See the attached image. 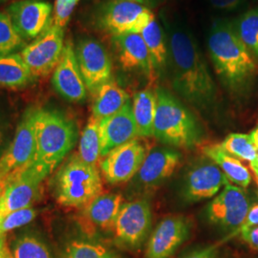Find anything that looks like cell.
I'll return each mask as SVG.
<instances>
[{
	"mask_svg": "<svg viewBox=\"0 0 258 258\" xmlns=\"http://www.w3.org/2000/svg\"><path fill=\"white\" fill-rule=\"evenodd\" d=\"M169 57L173 87L198 107L215 102L216 87L206 59L191 34L180 26L168 29Z\"/></svg>",
	"mask_w": 258,
	"mask_h": 258,
	"instance_id": "obj_1",
	"label": "cell"
},
{
	"mask_svg": "<svg viewBox=\"0 0 258 258\" xmlns=\"http://www.w3.org/2000/svg\"><path fill=\"white\" fill-rule=\"evenodd\" d=\"M208 47L217 74L232 89L244 87L256 74L257 65L253 55L243 43L231 21L218 19L213 22Z\"/></svg>",
	"mask_w": 258,
	"mask_h": 258,
	"instance_id": "obj_2",
	"label": "cell"
},
{
	"mask_svg": "<svg viewBox=\"0 0 258 258\" xmlns=\"http://www.w3.org/2000/svg\"><path fill=\"white\" fill-rule=\"evenodd\" d=\"M78 140L74 121L55 110L37 109L36 117V155L34 162L51 174Z\"/></svg>",
	"mask_w": 258,
	"mask_h": 258,
	"instance_id": "obj_3",
	"label": "cell"
},
{
	"mask_svg": "<svg viewBox=\"0 0 258 258\" xmlns=\"http://www.w3.org/2000/svg\"><path fill=\"white\" fill-rule=\"evenodd\" d=\"M156 97L154 136L172 147L196 146L201 141L202 130L190 111L164 88L157 89Z\"/></svg>",
	"mask_w": 258,
	"mask_h": 258,
	"instance_id": "obj_4",
	"label": "cell"
},
{
	"mask_svg": "<svg viewBox=\"0 0 258 258\" xmlns=\"http://www.w3.org/2000/svg\"><path fill=\"white\" fill-rule=\"evenodd\" d=\"M102 191L98 167L83 162L79 156L71 158L55 175V197L64 207L86 206Z\"/></svg>",
	"mask_w": 258,
	"mask_h": 258,
	"instance_id": "obj_5",
	"label": "cell"
},
{
	"mask_svg": "<svg viewBox=\"0 0 258 258\" xmlns=\"http://www.w3.org/2000/svg\"><path fill=\"white\" fill-rule=\"evenodd\" d=\"M49 175L33 162L21 171L6 178L0 196V221L10 212L32 207L43 180Z\"/></svg>",
	"mask_w": 258,
	"mask_h": 258,
	"instance_id": "obj_6",
	"label": "cell"
},
{
	"mask_svg": "<svg viewBox=\"0 0 258 258\" xmlns=\"http://www.w3.org/2000/svg\"><path fill=\"white\" fill-rule=\"evenodd\" d=\"M37 108L30 107L19 121L15 138L0 158L2 182L30 166L36 155V117Z\"/></svg>",
	"mask_w": 258,
	"mask_h": 258,
	"instance_id": "obj_7",
	"label": "cell"
},
{
	"mask_svg": "<svg viewBox=\"0 0 258 258\" xmlns=\"http://www.w3.org/2000/svg\"><path fill=\"white\" fill-rule=\"evenodd\" d=\"M64 31L51 26L35 41L24 47L21 56L35 78H43L55 70L64 49Z\"/></svg>",
	"mask_w": 258,
	"mask_h": 258,
	"instance_id": "obj_8",
	"label": "cell"
},
{
	"mask_svg": "<svg viewBox=\"0 0 258 258\" xmlns=\"http://www.w3.org/2000/svg\"><path fill=\"white\" fill-rule=\"evenodd\" d=\"M153 19V14L138 2L115 0L102 9L100 24L117 37L125 34H141Z\"/></svg>",
	"mask_w": 258,
	"mask_h": 258,
	"instance_id": "obj_9",
	"label": "cell"
},
{
	"mask_svg": "<svg viewBox=\"0 0 258 258\" xmlns=\"http://www.w3.org/2000/svg\"><path fill=\"white\" fill-rule=\"evenodd\" d=\"M151 209L147 200L123 204L114 227L116 240L129 249L139 248L151 228Z\"/></svg>",
	"mask_w": 258,
	"mask_h": 258,
	"instance_id": "obj_10",
	"label": "cell"
},
{
	"mask_svg": "<svg viewBox=\"0 0 258 258\" xmlns=\"http://www.w3.org/2000/svg\"><path fill=\"white\" fill-rule=\"evenodd\" d=\"M146 157V146L133 139L104 157L101 164L102 175L110 184L127 182L138 173Z\"/></svg>",
	"mask_w": 258,
	"mask_h": 258,
	"instance_id": "obj_11",
	"label": "cell"
},
{
	"mask_svg": "<svg viewBox=\"0 0 258 258\" xmlns=\"http://www.w3.org/2000/svg\"><path fill=\"white\" fill-rule=\"evenodd\" d=\"M249 202L239 186L226 184L208 207L212 223L224 229H240L249 212Z\"/></svg>",
	"mask_w": 258,
	"mask_h": 258,
	"instance_id": "obj_12",
	"label": "cell"
},
{
	"mask_svg": "<svg viewBox=\"0 0 258 258\" xmlns=\"http://www.w3.org/2000/svg\"><path fill=\"white\" fill-rule=\"evenodd\" d=\"M79 67L86 88L93 93L107 82L112 74L110 56L105 48L94 39H83L76 50Z\"/></svg>",
	"mask_w": 258,
	"mask_h": 258,
	"instance_id": "obj_13",
	"label": "cell"
},
{
	"mask_svg": "<svg viewBox=\"0 0 258 258\" xmlns=\"http://www.w3.org/2000/svg\"><path fill=\"white\" fill-rule=\"evenodd\" d=\"M53 7L42 0H20L10 5L7 14L22 38L39 37L51 19Z\"/></svg>",
	"mask_w": 258,
	"mask_h": 258,
	"instance_id": "obj_14",
	"label": "cell"
},
{
	"mask_svg": "<svg viewBox=\"0 0 258 258\" xmlns=\"http://www.w3.org/2000/svg\"><path fill=\"white\" fill-rule=\"evenodd\" d=\"M52 83L57 93L69 102H83L86 98V85L71 41L65 44L61 58L54 71Z\"/></svg>",
	"mask_w": 258,
	"mask_h": 258,
	"instance_id": "obj_15",
	"label": "cell"
},
{
	"mask_svg": "<svg viewBox=\"0 0 258 258\" xmlns=\"http://www.w3.org/2000/svg\"><path fill=\"white\" fill-rule=\"evenodd\" d=\"M189 232V224L181 216H170L160 222L148 241L147 258H169Z\"/></svg>",
	"mask_w": 258,
	"mask_h": 258,
	"instance_id": "obj_16",
	"label": "cell"
},
{
	"mask_svg": "<svg viewBox=\"0 0 258 258\" xmlns=\"http://www.w3.org/2000/svg\"><path fill=\"white\" fill-rule=\"evenodd\" d=\"M138 136L132 105L127 102L120 111L100 121L101 157Z\"/></svg>",
	"mask_w": 258,
	"mask_h": 258,
	"instance_id": "obj_17",
	"label": "cell"
},
{
	"mask_svg": "<svg viewBox=\"0 0 258 258\" xmlns=\"http://www.w3.org/2000/svg\"><path fill=\"white\" fill-rule=\"evenodd\" d=\"M181 164V155L174 149L156 148L148 152L141 166L137 183L145 188H152L164 183Z\"/></svg>",
	"mask_w": 258,
	"mask_h": 258,
	"instance_id": "obj_18",
	"label": "cell"
},
{
	"mask_svg": "<svg viewBox=\"0 0 258 258\" xmlns=\"http://www.w3.org/2000/svg\"><path fill=\"white\" fill-rule=\"evenodd\" d=\"M230 183L219 166L206 163L194 167L187 174L184 184V197L188 202H199L212 198L222 186Z\"/></svg>",
	"mask_w": 258,
	"mask_h": 258,
	"instance_id": "obj_19",
	"label": "cell"
},
{
	"mask_svg": "<svg viewBox=\"0 0 258 258\" xmlns=\"http://www.w3.org/2000/svg\"><path fill=\"white\" fill-rule=\"evenodd\" d=\"M115 37L119 61L124 70H140L151 74L153 64L141 34H125Z\"/></svg>",
	"mask_w": 258,
	"mask_h": 258,
	"instance_id": "obj_20",
	"label": "cell"
},
{
	"mask_svg": "<svg viewBox=\"0 0 258 258\" xmlns=\"http://www.w3.org/2000/svg\"><path fill=\"white\" fill-rule=\"evenodd\" d=\"M121 206L122 196L120 194H101L84 206L83 217L94 228L114 231Z\"/></svg>",
	"mask_w": 258,
	"mask_h": 258,
	"instance_id": "obj_21",
	"label": "cell"
},
{
	"mask_svg": "<svg viewBox=\"0 0 258 258\" xmlns=\"http://www.w3.org/2000/svg\"><path fill=\"white\" fill-rule=\"evenodd\" d=\"M204 153L219 166L223 173L235 184L247 187L251 181L249 169L237 158L228 153L221 145H212L204 148Z\"/></svg>",
	"mask_w": 258,
	"mask_h": 258,
	"instance_id": "obj_22",
	"label": "cell"
},
{
	"mask_svg": "<svg viewBox=\"0 0 258 258\" xmlns=\"http://www.w3.org/2000/svg\"><path fill=\"white\" fill-rule=\"evenodd\" d=\"M95 94L93 116L100 120L116 114L129 102L126 91L112 81L102 84Z\"/></svg>",
	"mask_w": 258,
	"mask_h": 258,
	"instance_id": "obj_23",
	"label": "cell"
},
{
	"mask_svg": "<svg viewBox=\"0 0 258 258\" xmlns=\"http://www.w3.org/2000/svg\"><path fill=\"white\" fill-rule=\"evenodd\" d=\"M156 108V92H153L150 89H145L135 94L132 111L137 126L138 136L151 137L154 135Z\"/></svg>",
	"mask_w": 258,
	"mask_h": 258,
	"instance_id": "obj_24",
	"label": "cell"
},
{
	"mask_svg": "<svg viewBox=\"0 0 258 258\" xmlns=\"http://www.w3.org/2000/svg\"><path fill=\"white\" fill-rule=\"evenodd\" d=\"M34 80L20 54L0 56V86L20 88Z\"/></svg>",
	"mask_w": 258,
	"mask_h": 258,
	"instance_id": "obj_25",
	"label": "cell"
},
{
	"mask_svg": "<svg viewBox=\"0 0 258 258\" xmlns=\"http://www.w3.org/2000/svg\"><path fill=\"white\" fill-rule=\"evenodd\" d=\"M144 38L154 69H162L166 66L167 60L166 48L163 32L159 26L155 18L152 19L141 33Z\"/></svg>",
	"mask_w": 258,
	"mask_h": 258,
	"instance_id": "obj_26",
	"label": "cell"
},
{
	"mask_svg": "<svg viewBox=\"0 0 258 258\" xmlns=\"http://www.w3.org/2000/svg\"><path fill=\"white\" fill-rule=\"evenodd\" d=\"M100 121L92 115L83 129L80 141L79 157L83 162L90 165H96L101 157Z\"/></svg>",
	"mask_w": 258,
	"mask_h": 258,
	"instance_id": "obj_27",
	"label": "cell"
},
{
	"mask_svg": "<svg viewBox=\"0 0 258 258\" xmlns=\"http://www.w3.org/2000/svg\"><path fill=\"white\" fill-rule=\"evenodd\" d=\"M241 40L258 58V8L244 13L235 24Z\"/></svg>",
	"mask_w": 258,
	"mask_h": 258,
	"instance_id": "obj_28",
	"label": "cell"
},
{
	"mask_svg": "<svg viewBox=\"0 0 258 258\" xmlns=\"http://www.w3.org/2000/svg\"><path fill=\"white\" fill-rule=\"evenodd\" d=\"M221 147L232 156L249 163L257 156L258 149L248 134L231 133L224 140Z\"/></svg>",
	"mask_w": 258,
	"mask_h": 258,
	"instance_id": "obj_29",
	"label": "cell"
},
{
	"mask_svg": "<svg viewBox=\"0 0 258 258\" xmlns=\"http://www.w3.org/2000/svg\"><path fill=\"white\" fill-rule=\"evenodd\" d=\"M13 258H52L46 245L33 235H23L12 246Z\"/></svg>",
	"mask_w": 258,
	"mask_h": 258,
	"instance_id": "obj_30",
	"label": "cell"
},
{
	"mask_svg": "<svg viewBox=\"0 0 258 258\" xmlns=\"http://www.w3.org/2000/svg\"><path fill=\"white\" fill-rule=\"evenodd\" d=\"M24 45V40L14 26L8 14L0 12V56L13 54Z\"/></svg>",
	"mask_w": 258,
	"mask_h": 258,
	"instance_id": "obj_31",
	"label": "cell"
},
{
	"mask_svg": "<svg viewBox=\"0 0 258 258\" xmlns=\"http://www.w3.org/2000/svg\"><path fill=\"white\" fill-rule=\"evenodd\" d=\"M65 258H117L113 251L101 244L89 241L75 240L68 244Z\"/></svg>",
	"mask_w": 258,
	"mask_h": 258,
	"instance_id": "obj_32",
	"label": "cell"
},
{
	"mask_svg": "<svg viewBox=\"0 0 258 258\" xmlns=\"http://www.w3.org/2000/svg\"><path fill=\"white\" fill-rule=\"evenodd\" d=\"M37 216V212L32 207L18 210L8 213L0 221V234L23 227L33 221Z\"/></svg>",
	"mask_w": 258,
	"mask_h": 258,
	"instance_id": "obj_33",
	"label": "cell"
},
{
	"mask_svg": "<svg viewBox=\"0 0 258 258\" xmlns=\"http://www.w3.org/2000/svg\"><path fill=\"white\" fill-rule=\"evenodd\" d=\"M78 0H55L54 7V25L64 28L75 9Z\"/></svg>",
	"mask_w": 258,
	"mask_h": 258,
	"instance_id": "obj_34",
	"label": "cell"
},
{
	"mask_svg": "<svg viewBox=\"0 0 258 258\" xmlns=\"http://www.w3.org/2000/svg\"><path fill=\"white\" fill-rule=\"evenodd\" d=\"M209 2L215 9L231 12L241 8L244 5L245 0H209Z\"/></svg>",
	"mask_w": 258,
	"mask_h": 258,
	"instance_id": "obj_35",
	"label": "cell"
},
{
	"mask_svg": "<svg viewBox=\"0 0 258 258\" xmlns=\"http://www.w3.org/2000/svg\"><path fill=\"white\" fill-rule=\"evenodd\" d=\"M241 235L252 249H258V227L242 230Z\"/></svg>",
	"mask_w": 258,
	"mask_h": 258,
	"instance_id": "obj_36",
	"label": "cell"
},
{
	"mask_svg": "<svg viewBox=\"0 0 258 258\" xmlns=\"http://www.w3.org/2000/svg\"><path fill=\"white\" fill-rule=\"evenodd\" d=\"M253 227H258V204L254 205L253 207H251L249 209L246 220L241 226L239 230L242 231V230H246V229L253 228Z\"/></svg>",
	"mask_w": 258,
	"mask_h": 258,
	"instance_id": "obj_37",
	"label": "cell"
},
{
	"mask_svg": "<svg viewBox=\"0 0 258 258\" xmlns=\"http://www.w3.org/2000/svg\"><path fill=\"white\" fill-rule=\"evenodd\" d=\"M184 258H218L215 247H210L205 249H198L189 253Z\"/></svg>",
	"mask_w": 258,
	"mask_h": 258,
	"instance_id": "obj_38",
	"label": "cell"
},
{
	"mask_svg": "<svg viewBox=\"0 0 258 258\" xmlns=\"http://www.w3.org/2000/svg\"><path fill=\"white\" fill-rule=\"evenodd\" d=\"M0 258H13L11 249L6 246L5 234H0Z\"/></svg>",
	"mask_w": 258,
	"mask_h": 258,
	"instance_id": "obj_39",
	"label": "cell"
},
{
	"mask_svg": "<svg viewBox=\"0 0 258 258\" xmlns=\"http://www.w3.org/2000/svg\"><path fill=\"white\" fill-rule=\"evenodd\" d=\"M249 166H250V168L252 169V171L254 173V179H255L256 184L258 185V164L255 161H252V162L249 163Z\"/></svg>",
	"mask_w": 258,
	"mask_h": 258,
	"instance_id": "obj_40",
	"label": "cell"
},
{
	"mask_svg": "<svg viewBox=\"0 0 258 258\" xmlns=\"http://www.w3.org/2000/svg\"><path fill=\"white\" fill-rule=\"evenodd\" d=\"M249 135H250V138L252 140L254 146H255L258 149V126L256 128L254 129Z\"/></svg>",
	"mask_w": 258,
	"mask_h": 258,
	"instance_id": "obj_41",
	"label": "cell"
},
{
	"mask_svg": "<svg viewBox=\"0 0 258 258\" xmlns=\"http://www.w3.org/2000/svg\"><path fill=\"white\" fill-rule=\"evenodd\" d=\"M3 145H4V133H3V129L0 125V158L3 155Z\"/></svg>",
	"mask_w": 258,
	"mask_h": 258,
	"instance_id": "obj_42",
	"label": "cell"
},
{
	"mask_svg": "<svg viewBox=\"0 0 258 258\" xmlns=\"http://www.w3.org/2000/svg\"><path fill=\"white\" fill-rule=\"evenodd\" d=\"M2 190H3V184L1 183L0 184V196H1V194H2Z\"/></svg>",
	"mask_w": 258,
	"mask_h": 258,
	"instance_id": "obj_43",
	"label": "cell"
},
{
	"mask_svg": "<svg viewBox=\"0 0 258 258\" xmlns=\"http://www.w3.org/2000/svg\"><path fill=\"white\" fill-rule=\"evenodd\" d=\"M127 1H132V2H142V0H127Z\"/></svg>",
	"mask_w": 258,
	"mask_h": 258,
	"instance_id": "obj_44",
	"label": "cell"
},
{
	"mask_svg": "<svg viewBox=\"0 0 258 258\" xmlns=\"http://www.w3.org/2000/svg\"><path fill=\"white\" fill-rule=\"evenodd\" d=\"M254 161H255V162H256V163H257V164H258V152H257V156H256V159H255V160H254Z\"/></svg>",
	"mask_w": 258,
	"mask_h": 258,
	"instance_id": "obj_45",
	"label": "cell"
},
{
	"mask_svg": "<svg viewBox=\"0 0 258 258\" xmlns=\"http://www.w3.org/2000/svg\"><path fill=\"white\" fill-rule=\"evenodd\" d=\"M2 183V179H1V177H0V184Z\"/></svg>",
	"mask_w": 258,
	"mask_h": 258,
	"instance_id": "obj_46",
	"label": "cell"
},
{
	"mask_svg": "<svg viewBox=\"0 0 258 258\" xmlns=\"http://www.w3.org/2000/svg\"><path fill=\"white\" fill-rule=\"evenodd\" d=\"M5 0H0V3H2V2H4Z\"/></svg>",
	"mask_w": 258,
	"mask_h": 258,
	"instance_id": "obj_47",
	"label": "cell"
},
{
	"mask_svg": "<svg viewBox=\"0 0 258 258\" xmlns=\"http://www.w3.org/2000/svg\"><path fill=\"white\" fill-rule=\"evenodd\" d=\"M78 1H79V0H78Z\"/></svg>",
	"mask_w": 258,
	"mask_h": 258,
	"instance_id": "obj_48",
	"label": "cell"
}]
</instances>
